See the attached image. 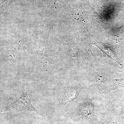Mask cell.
Returning a JSON list of instances; mask_svg holds the SVG:
<instances>
[{
  "label": "cell",
  "instance_id": "1",
  "mask_svg": "<svg viewBox=\"0 0 124 124\" xmlns=\"http://www.w3.org/2000/svg\"><path fill=\"white\" fill-rule=\"evenodd\" d=\"M31 91L28 89L24 90L18 100L6 107L1 110V112L10 111H22L27 110L34 112L41 115V113L32 106L31 101Z\"/></svg>",
  "mask_w": 124,
  "mask_h": 124
},
{
  "label": "cell",
  "instance_id": "2",
  "mask_svg": "<svg viewBox=\"0 0 124 124\" xmlns=\"http://www.w3.org/2000/svg\"><path fill=\"white\" fill-rule=\"evenodd\" d=\"M93 45L100 49L104 55L114 60L118 64H121L113 46L110 45L100 42H96Z\"/></svg>",
  "mask_w": 124,
  "mask_h": 124
}]
</instances>
